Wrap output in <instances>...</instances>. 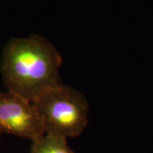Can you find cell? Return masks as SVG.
<instances>
[{"instance_id":"cell-1","label":"cell","mask_w":153,"mask_h":153,"mask_svg":"<svg viewBox=\"0 0 153 153\" xmlns=\"http://www.w3.org/2000/svg\"><path fill=\"white\" fill-rule=\"evenodd\" d=\"M61 62L55 46L39 35L12 38L3 50L0 63L7 91L34 102L48 90L62 85Z\"/></svg>"},{"instance_id":"cell-2","label":"cell","mask_w":153,"mask_h":153,"mask_svg":"<svg viewBox=\"0 0 153 153\" xmlns=\"http://www.w3.org/2000/svg\"><path fill=\"white\" fill-rule=\"evenodd\" d=\"M33 104L44 122L46 134L78 136L88 123V105L79 91L60 85L45 92Z\"/></svg>"},{"instance_id":"cell-3","label":"cell","mask_w":153,"mask_h":153,"mask_svg":"<svg viewBox=\"0 0 153 153\" xmlns=\"http://www.w3.org/2000/svg\"><path fill=\"white\" fill-rule=\"evenodd\" d=\"M0 132L36 141L44 136V122L33 102L16 94L0 93Z\"/></svg>"},{"instance_id":"cell-4","label":"cell","mask_w":153,"mask_h":153,"mask_svg":"<svg viewBox=\"0 0 153 153\" xmlns=\"http://www.w3.org/2000/svg\"><path fill=\"white\" fill-rule=\"evenodd\" d=\"M31 153H75L69 147L66 139L45 134L33 141Z\"/></svg>"}]
</instances>
